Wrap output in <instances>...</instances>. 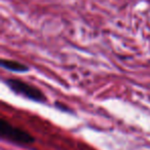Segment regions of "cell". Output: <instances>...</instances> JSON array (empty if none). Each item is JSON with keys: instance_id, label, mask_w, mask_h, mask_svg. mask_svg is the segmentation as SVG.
Instances as JSON below:
<instances>
[{"instance_id": "cell-3", "label": "cell", "mask_w": 150, "mask_h": 150, "mask_svg": "<svg viewBox=\"0 0 150 150\" xmlns=\"http://www.w3.org/2000/svg\"><path fill=\"white\" fill-rule=\"evenodd\" d=\"M0 66L5 70L16 73H25L30 71V67L28 65L19 62V61L11 60V59L2 58L0 60Z\"/></svg>"}, {"instance_id": "cell-1", "label": "cell", "mask_w": 150, "mask_h": 150, "mask_svg": "<svg viewBox=\"0 0 150 150\" xmlns=\"http://www.w3.org/2000/svg\"><path fill=\"white\" fill-rule=\"evenodd\" d=\"M4 84L13 93L20 97L30 100L32 102L44 104L47 102L45 94L34 84H31L27 81H24L19 78H4Z\"/></svg>"}, {"instance_id": "cell-4", "label": "cell", "mask_w": 150, "mask_h": 150, "mask_svg": "<svg viewBox=\"0 0 150 150\" xmlns=\"http://www.w3.org/2000/svg\"><path fill=\"white\" fill-rule=\"evenodd\" d=\"M54 107H56L58 110L64 111V112H68V113H73L72 109H70L66 104L60 102V101H56V102H54Z\"/></svg>"}, {"instance_id": "cell-2", "label": "cell", "mask_w": 150, "mask_h": 150, "mask_svg": "<svg viewBox=\"0 0 150 150\" xmlns=\"http://www.w3.org/2000/svg\"><path fill=\"white\" fill-rule=\"evenodd\" d=\"M0 138L18 146L32 145L36 141L35 137L29 132L11 125L5 118L0 120Z\"/></svg>"}]
</instances>
